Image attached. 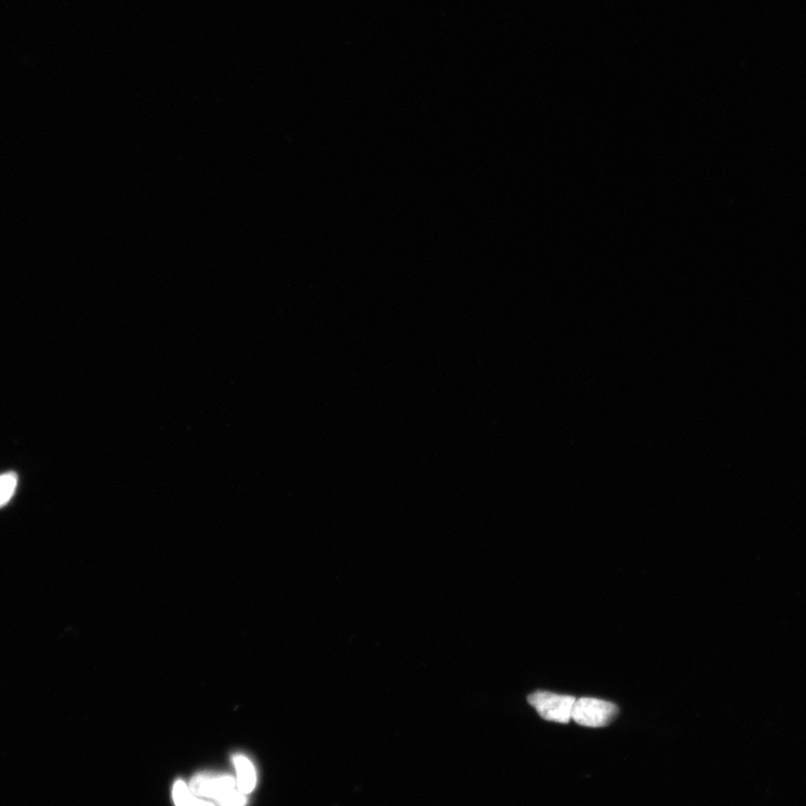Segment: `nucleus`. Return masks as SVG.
Wrapping results in <instances>:
<instances>
[{"mask_svg":"<svg viewBox=\"0 0 806 806\" xmlns=\"http://www.w3.org/2000/svg\"><path fill=\"white\" fill-rule=\"evenodd\" d=\"M189 786L199 798L213 799L220 806H245L247 803V795L238 790L237 780L230 775H196Z\"/></svg>","mask_w":806,"mask_h":806,"instance_id":"obj_1","label":"nucleus"},{"mask_svg":"<svg viewBox=\"0 0 806 806\" xmlns=\"http://www.w3.org/2000/svg\"><path fill=\"white\" fill-rule=\"evenodd\" d=\"M617 712L618 708L613 702L596 698H580L575 701L571 719H574L575 723L580 726L599 728L611 724Z\"/></svg>","mask_w":806,"mask_h":806,"instance_id":"obj_2","label":"nucleus"},{"mask_svg":"<svg viewBox=\"0 0 806 806\" xmlns=\"http://www.w3.org/2000/svg\"><path fill=\"white\" fill-rule=\"evenodd\" d=\"M528 701L537 710L542 719L559 724H568L571 715H573L576 698L538 691L532 693Z\"/></svg>","mask_w":806,"mask_h":806,"instance_id":"obj_3","label":"nucleus"},{"mask_svg":"<svg viewBox=\"0 0 806 806\" xmlns=\"http://www.w3.org/2000/svg\"><path fill=\"white\" fill-rule=\"evenodd\" d=\"M233 762L237 770L238 790L245 795L250 794L255 790L257 783L255 766H253L249 758L243 755L234 756Z\"/></svg>","mask_w":806,"mask_h":806,"instance_id":"obj_4","label":"nucleus"},{"mask_svg":"<svg viewBox=\"0 0 806 806\" xmlns=\"http://www.w3.org/2000/svg\"><path fill=\"white\" fill-rule=\"evenodd\" d=\"M173 800L176 806H215L196 796L184 781L178 780L173 786Z\"/></svg>","mask_w":806,"mask_h":806,"instance_id":"obj_5","label":"nucleus"},{"mask_svg":"<svg viewBox=\"0 0 806 806\" xmlns=\"http://www.w3.org/2000/svg\"><path fill=\"white\" fill-rule=\"evenodd\" d=\"M18 484L16 473L8 472L0 475V508H4L12 500Z\"/></svg>","mask_w":806,"mask_h":806,"instance_id":"obj_6","label":"nucleus"}]
</instances>
